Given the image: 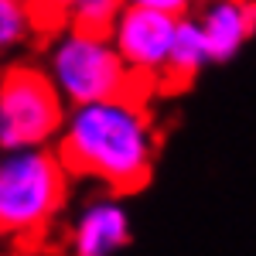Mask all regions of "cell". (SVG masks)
<instances>
[{"mask_svg": "<svg viewBox=\"0 0 256 256\" xmlns=\"http://www.w3.org/2000/svg\"><path fill=\"white\" fill-rule=\"evenodd\" d=\"M68 198L55 150H0V236H41Z\"/></svg>", "mask_w": 256, "mask_h": 256, "instance_id": "obj_3", "label": "cell"}, {"mask_svg": "<svg viewBox=\"0 0 256 256\" xmlns=\"http://www.w3.org/2000/svg\"><path fill=\"white\" fill-rule=\"evenodd\" d=\"M38 34L31 0H0V55L14 52Z\"/></svg>", "mask_w": 256, "mask_h": 256, "instance_id": "obj_9", "label": "cell"}, {"mask_svg": "<svg viewBox=\"0 0 256 256\" xmlns=\"http://www.w3.org/2000/svg\"><path fill=\"white\" fill-rule=\"evenodd\" d=\"M65 113L41 65L14 62L0 72V150H52Z\"/></svg>", "mask_w": 256, "mask_h": 256, "instance_id": "obj_4", "label": "cell"}, {"mask_svg": "<svg viewBox=\"0 0 256 256\" xmlns=\"http://www.w3.org/2000/svg\"><path fill=\"white\" fill-rule=\"evenodd\" d=\"M208 48H205V38L198 31V24L192 18H178L174 38H171V52H168V62H164V72H160V82L164 89H184L198 79V72L208 65Z\"/></svg>", "mask_w": 256, "mask_h": 256, "instance_id": "obj_8", "label": "cell"}, {"mask_svg": "<svg viewBox=\"0 0 256 256\" xmlns=\"http://www.w3.org/2000/svg\"><path fill=\"white\" fill-rule=\"evenodd\" d=\"M174 28H178V18H168V14H158V10H144V7H120L113 28L106 31V41L113 44L123 68L147 92L160 82Z\"/></svg>", "mask_w": 256, "mask_h": 256, "instance_id": "obj_5", "label": "cell"}, {"mask_svg": "<svg viewBox=\"0 0 256 256\" xmlns=\"http://www.w3.org/2000/svg\"><path fill=\"white\" fill-rule=\"evenodd\" d=\"M192 20L205 38L208 58L229 62L253 34V0H198V14Z\"/></svg>", "mask_w": 256, "mask_h": 256, "instance_id": "obj_6", "label": "cell"}, {"mask_svg": "<svg viewBox=\"0 0 256 256\" xmlns=\"http://www.w3.org/2000/svg\"><path fill=\"white\" fill-rule=\"evenodd\" d=\"M158 126L144 92L72 106L55 140V158L72 178H89L110 192H140L158 160Z\"/></svg>", "mask_w": 256, "mask_h": 256, "instance_id": "obj_1", "label": "cell"}, {"mask_svg": "<svg viewBox=\"0 0 256 256\" xmlns=\"http://www.w3.org/2000/svg\"><path fill=\"white\" fill-rule=\"evenodd\" d=\"M44 76L55 86V92L65 106H86L102 99L144 92L123 62L116 58L113 44L102 34H86L76 28H58L44 41Z\"/></svg>", "mask_w": 256, "mask_h": 256, "instance_id": "obj_2", "label": "cell"}, {"mask_svg": "<svg viewBox=\"0 0 256 256\" xmlns=\"http://www.w3.org/2000/svg\"><path fill=\"white\" fill-rule=\"evenodd\" d=\"M120 7H123L120 0H79L68 10L62 28H76V31H86V34H102L106 38V31L113 28Z\"/></svg>", "mask_w": 256, "mask_h": 256, "instance_id": "obj_10", "label": "cell"}, {"mask_svg": "<svg viewBox=\"0 0 256 256\" xmlns=\"http://www.w3.org/2000/svg\"><path fill=\"white\" fill-rule=\"evenodd\" d=\"M76 4L79 0H31V10H34V20H38V34L58 31Z\"/></svg>", "mask_w": 256, "mask_h": 256, "instance_id": "obj_11", "label": "cell"}, {"mask_svg": "<svg viewBox=\"0 0 256 256\" xmlns=\"http://www.w3.org/2000/svg\"><path fill=\"white\" fill-rule=\"evenodd\" d=\"M123 7H144V10H158L168 18H192L198 0H120Z\"/></svg>", "mask_w": 256, "mask_h": 256, "instance_id": "obj_12", "label": "cell"}, {"mask_svg": "<svg viewBox=\"0 0 256 256\" xmlns=\"http://www.w3.org/2000/svg\"><path fill=\"white\" fill-rule=\"evenodd\" d=\"M130 242V218L116 198H96L72 226V256H113Z\"/></svg>", "mask_w": 256, "mask_h": 256, "instance_id": "obj_7", "label": "cell"}]
</instances>
